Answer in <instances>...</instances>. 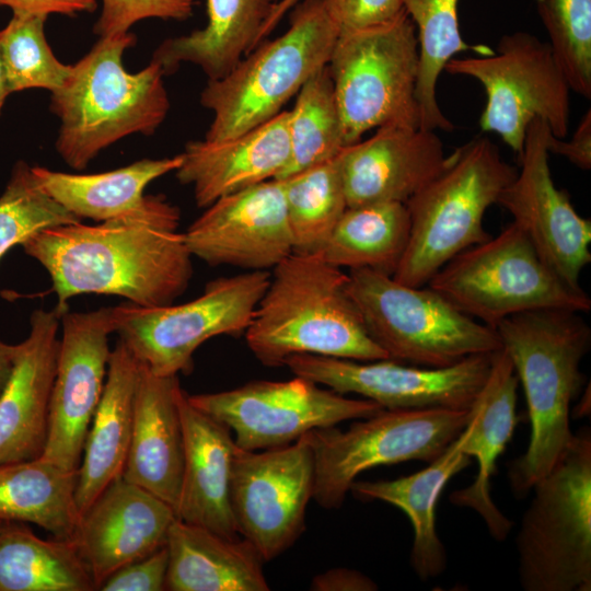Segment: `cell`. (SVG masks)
Wrapping results in <instances>:
<instances>
[{
  "label": "cell",
  "instance_id": "cell-14",
  "mask_svg": "<svg viewBox=\"0 0 591 591\" xmlns=\"http://www.w3.org/2000/svg\"><path fill=\"white\" fill-rule=\"evenodd\" d=\"M187 398L229 427L235 444L248 451L283 447L313 429L383 409L373 401L349 398L299 375L287 381H251L227 391L187 394Z\"/></svg>",
  "mask_w": 591,
  "mask_h": 591
},
{
  "label": "cell",
  "instance_id": "cell-51",
  "mask_svg": "<svg viewBox=\"0 0 591 591\" xmlns=\"http://www.w3.org/2000/svg\"><path fill=\"white\" fill-rule=\"evenodd\" d=\"M5 521L0 520V528L3 525Z\"/></svg>",
  "mask_w": 591,
  "mask_h": 591
},
{
  "label": "cell",
  "instance_id": "cell-27",
  "mask_svg": "<svg viewBox=\"0 0 591 591\" xmlns=\"http://www.w3.org/2000/svg\"><path fill=\"white\" fill-rule=\"evenodd\" d=\"M140 361L118 338L111 350L105 385L92 418L78 470L76 503L80 517L123 476L134 420Z\"/></svg>",
  "mask_w": 591,
  "mask_h": 591
},
{
  "label": "cell",
  "instance_id": "cell-39",
  "mask_svg": "<svg viewBox=\"0 0 591 591\" xmlns=\"http://www.w3.org/2000/svg\"><path fill=\"white\" fill-rule=\"evenodd\" d=\"M81 221L43 189L32 166L19 161L0 196V259L46 228Z\"/></svg>",
  "mask_w": 591,
  "mask_h": 591
},
{
  "label": "cell",
  "instance_id": "cell-16",
  "mask_svg": "<svg viewBox=\"0 0 591 591\" xmlns=\"http://www.w3.org/2000/svg\"><path fill=\"white\" fill-rule=\"evenodd\" d=\"M493 354L470 356L443 368L315 355L291 356L283 366L294 375L343 395L358 394L384 409H470L488 376Z\"/></svg>",
  "mask_w": 591,
  "mask_h": 591
},
{
  "label": "cell",
  "instance_id": "cell-50",
  "mask_svg": "<svg viewBox=\"0 0 591 591\" xmlns=\"http://www.w3.org/2000/svg\"><path fill=\"white\" fill-rule=\"evenodd\" d=\"M575 417H584L590 415V385L586 389L573 410Z\"/></svg>",
  "mask_w": 591,
  "mask_h": 591
},
{
  "label": "cell",
  "instance_id": "cell-32",
  "mask_svg": "<svg viewBox=\"0 0 591 591\" xmlns=\"http://www.w3.org/2000/svg\"><path fill=\"white\" fill-rule=\"evenodd\" d=\"M78 471L40 456L0 464V520L35 524L59 540H71L80 513Z\"/></svg>",
  "mask_w": 591,
  "mask_h": 591
},
{
  "label": "cell",
  "instance_id": "cell-35",
  "mask_svg": "<svg viewBox=\"0 0 591 591\" xmlns=\"http://www.w3.org/2000/svg\"><path fill=\"white\" fill-rule=\"evenodd\" d=\"M414 22L419 45V72L416 97L419 127L427 130H453V124L442 113L437 99V84L445 65L462 51L489 55L486 46L466 44L460 33L459 0H402Z\"/></svg>",
  "mask_w": 591,
  "mask_h": 591
},
{
  "label": "cell",
  "instance_id": "cell-19",
  "mask_svg": "<svg viewBox=\"0 0 591 591\" xmlns=\"http://www.w3.org/2000/svg\"><path fill=\"white\" fill-rule=\"evenodd\" d=\"M183 233L192 256L211 266L269 271L293 253L277 178L220 197Z\"/></svg>",
  "mask_w": 591,
  "mask_h": 591
},
{
  "label": "cell",
  "instance_id": "cell-4",
  "mask_svg": "<svg viewBox=\"0 0 591 591\" xmlns=\"http://www.w3.org/2000/svg\"><path fill=\"white\" fill-rule=\"evenodd\" d=\"M136 40L130 32L100 37L51 92L50 109L60 120L55 147L74 170L125 137L153 135L169 113L162 68L153 61L134 73L124 68V53Z\"/></svg>",
  "mask_w": 591,
  "mask_h": 591
},
{
  "label": "cell",
  "instance_id": "cell-45",
  "mask_svg": "<svg viewBox=\"0 0 591 591\" xmlns=\"http://www.w3.org/2000/svg\"><path fill=\"white\" fill-rule=\"evenodd\" d=\"M0 7L11 9L12 13L73 16L82 12H93L97 0H0Z\"/></svg>",
  "mask_w": 591,
  "mask_h": 591
},
{
  "label": "cell",
  "instance_id": "cell-9",
  "mask_svg": "<svg viewBox=\"0 0 591 591\" xmlns=\"http://www.w3.org/2000/svg\"><path fill=\"white\" fill-rule=\"evenodd\" d=\"M427 286L494 329L505 318L526 311L591 310L588 293L567 285L513 221L497 236L452 257Z\"/></svg>",
  "mask_w": 591,
  "mask_h": 591
},
{
  "label": "cell",
  "instance_id": "cell-38",
  "mask_svg": "<svg viewBox=\"0 0 591 591\" xmlns=\"http://www.w3.org/2000/svg\"><path fill=\"white\" fill-rule=\"evenodd\" d=\"M46 15L12 13L0 30V53L11 93L27 89L54 92L68 79L71 65L53 53L44 31Z\"/></svg>",
  "mask_w": 591,
  "mask_h": 591
},
{
  "label": "cell",
  "instance_id": "cell-3",
  "mask_svg": "<svg viewBox=\"0 0 591 591\" xmlns=\"http://www.w3.org/2000/svg\"><path fill=\"white\" fill-rule=\"evenodd\" d=\"M348 273L321 254L292 253L270 273L244 337L266 367H282L294 355L357 361L389 359L371 338L348 293Z\"/></svg>",
  "mask_w": 591,
  "mask_h": 591
},
{
  "label": "cell",
  "instance_id": "cell-17",
  "mask_svg": "<svg viewBox=\"0 0 591 591\" xmlns=\"http://www.w3.org/2000/svg\"><path fill=\"white\" fill-rule=\"evenodd\" d=\"M547 123L534 118L526 130L521 169L500 193L503 207L531 240L543 260L571 288L591 262V220L573 208L567 192L556 187L549 164Z\"/></svg>",
  "mask_w": 591,
  "mask_h": 591
},
{
  "label": "cell",
  "instance_id": "cell-40",
  "mask_svg": "<svg viewBox=\"0 0 591 591\" xmlns=\"http://www.w3.org/2000/svg\"><path fill=\"white\" fill-rule=\"evenodd\" d=\"M570 90L591 99V0H536Z\"/></svg>",
  "mask_w": 591,
  "mask_h": 591
},
{
  "label": "cell",
  "instance_id": "cell-22",
  "mask_svg": "<svg viewBox=\"0 0 591 591\" xmlns=\"http://www.w3.org/2000/svg\"><path fill=\"white\" fill-rule=\"evenodd\" d=\"M59 326L55 310H35L27 337L18 344L13 372L0 395V464L36 459L44 452Z\"/></svg>",
  "mask_w": 591,
  "mask_h": 591
},
{
  "label": "cell",
  "instance_id": "cell-49",
  "mask_svg": "<svg viewBox=\"0 0 591 591\" xmlns=\"http://www.w3.org/2000/svg\"><path fill=\"white\" fill-rule=\"evenodd\" d=\"M9 94H11V91L9 88L7 72L0 53V114Z\"/></svg>",
  "mask_w": 591,
  "mask_h": 591
},
{
  "label": "cell",
  "instance_id": "cell-11",
  "mask_svg": "<svg viewBox=\"0 0 591 591\" xmlns=\"http://www.w3.org/2000/svg\"><path fill=\"white\" fill-rule=\"evenodd\" d=\"M269 280L268 270H248L209 281L199 297L182 304L123 303L113 308L114 333L152 373H187L205 341L245 334Z\"/></svg>",
  "mask_w": 591,
  "mask_h": 591
},
{
  "label": "cell",
  "instance_id": "cell-8",
  "mask_svg": "<svg viewBox=\"0 0 591 591\" xmlns=\"http://www.w3.org/2000/svg\"><path fill=\"white\" fill-rule=\"evenodd\" d=\"M347 290L371 338L397 362L443 368L501 349L497 332L429 286L410 287L371 269L348 273Z\"/></svg>",
  "mask_w": 591,
  "mask_h": 591
},
{
  "label": "cell",
  "instance_id": "cell-1",
  "mask_svg": "<svg viewBox=\"0 0 591 591\" xmlns=\"http://www.w3.org/2000/svg\"><path fill=\"white\" fill-rule=\"evenodd\" d=\"M179 209L153 195L141 211L97 224L46 228L22 246L49 274L61 317L86 293L117 296L143 308L173 303L193 276L192 254L178 232Z\"/></svg>",
  "mask_w": 591,
  "mask_h": 591
},
{
  "label": "cell",
  "instance_id": "cell-31",
  "mask_svg": "<svg viewBox=\"0 0 591 591\" xmlns=\"http://www.w3.org/2000/svg\"><path fill=\"white\" fill-rule=\"evenodd\" d=\"M181 153L172 158L142 159L129 165L94 174H77L32 166L43 189L79 219L96 222L124 218L143 210L153 195L147 186L175 172Z\"/></svg>",
  "mask_w": 591,
  "mask_h": 591
},
{
  "label": "cell",
  "instance_id": "cell-2",
  "mask_svg": "<svg viewBox=\"0 0 591 591\" xmlns=\"http://www.w3.org/2000/svg\"><path fill=\"white\" fill-rule=\"evenodd\" d=\"M526 398L531 424L525 452L508 468L517 497L529 494L567 450L570 405L584 383L581 362L591 328L580 312L545 309L511 315L496 327Z\"/></svg>",
  "mask_w": 591,
  "mask_h": 591
},
{
  "label": "cell",
  "instance_id": "cell-23",
  "mask_svg": "<svg viewBox=\"0 0 591 591\" xmlns=\"http://www.w3.org/2000/svg\"><path fill=\"white\" fill-rule=\"evenodd\" d=\"M181 157L176 178L193 187L199 208H207L283 171L290 157L288 111L233 138L189 141Z\"/></svg>",
  "mask_w": 591,
  "mask_h": 591
},
{
  "label": "cell",
  "instance_id": "cell-41",
  "mask_svg": "<svg viewBox=\"0 0 591 591\" xmlns=\"http://www.w3.org/2000/svg\"><path fill=\"white\" fill-rule=\"evenodd\" d=\"M101 14L94 25L100 37L129 32L147 19L185 21L192 16L194 0H101Z\"/></svg>",
  "mask_w": 591,
  "mask_h": 591
},
{
  "label": "cell",
  "instance_id": "cell-20",
  "mask_svg": "<svg viewBox=\"0 0 591 591\" xmlns=\"http://www.w3.org/2000/svg\"><path fill=\"white\" fill-rule=\"evenodd\" d=\"M175 519L169 503L123 477L106 487L72 537L96 590L117 569L165 546Z\"/></svg>",
  "mask_w": 591,
  "mask_h": 591
},
{
  "label": "cell",
  "instance_id": "cell-43",
  "mask_svg": "<svg viewBox=\"0 0 591 591\" xmlns=\"http://www.w3.org/2000/svg\"><path fill=\"white\" fill-rule=\"evenodd\" d=\"M169 567L166 545L113 572L99 588L102 591L165 590Z\"/></svg>",
  "mask_w": 591,
  "mask_h": 591
},
{
  "label": "cell",
  "instance_id": "cell-21",
  "mask_svg": "<svg viewBox=\"0 0 591 591\" xmlns=\"http://www.w3.org/2000/svg\"><path fill=\"white\" fill-rule=\"evenodd\" d=\"M348 207L403 202L445 167L441 139L434 130L385 125L364 141L339 153Z\"/></svg>",
  "mask_w": 591,
  "mask_h": 591
},
{
  "label": "cell",
  "instance_id": "cell-18",
  "mask_svg": "<svg viewBox=\"0 0 591 591\" xmlns=\"http://www.w3.org/2000/svg\"><path fill=\"white\" fill-rule=\"evenodd\" d=\"M60 326L47 440L40 457L67 471H78L105 385L112 350L108 337L114 333L113 308L67 311Z\"/></svg>",
  "mask_w": 591,
  "mask_h": 591
},
{
  "label": "cell",
  "instance_id": "cell-36",
  "mask_svg": "<svg viewBox=\"0 0 591 591\" xmlns=\"http://www.w3.org/2000/svg\"><path fill=\"white\" fill-rule=\"evenodd\" d=\"M280 181L293 253L321 254L348 207L339 154Z\"/></svg>",
  "mask_w": 591,
  "mask_h": 591
},
{
  "label": "cell",
  "instance_id": "cell-10",
  "mask_svg": "<svg viewBox=\"0 0 591 591\" xmlns=\"http://www.w3.org/2000/svg\"><path fill=\"white\" fill-rule=\"evenodd\" d=\"M327 69L346 147L385 125L419 127V45L406 11L389 23L339 34Z\"/></svg>",
  "mask_w": 591,
  "mask_h": 591
},
{
  "label": "cell",
  "instance_id": "cell-7",
  "mask_svg": "<svg viewBox=\"0 0 591 591\" xmlns=\"http://www.w3.org/2000/svg\"><path fill=\"white\" fill-rule=\"evenodd\" d=\"M515 538L525 591L591 590V434H575L531 489Z\"/></svg>",
  "mask_w": 591,
  "mask_h": 591
},
{
  "label": "cell",
  "instance_id": "cell-44",
  "mask_svg": "<svg viewBox=\"0 0 591 591\" xmlns=\"http://www.w3.org/2000/svg\"><path fill=\"white\" fill-rule=\"evenodd\" d=\"M549 153L561 155L577 167L591 169V111L588 109L580 119L569 141L555 137L552 132L547 139Z\"/></svg>",
  "mask_w": 591,
  "mask_h": 591
},
{
  "label": "cell",
  "instance_id": "cell-46",
  "mask_svg": "<svg viewBox=\"0 0 591 591\" xmlns=\"http://www.w3.org/2000/svg\"><path fill=\"white\" fill-rule=\"evenodd\" d=\"M313 591H374L376 583L359 570L333 568L315 576L310 584Z\"/></svg>",
  "mask_w": 591,
  "mask_h": 591
},
{
  "label": "cell",
  "instance_id": "cell-26",
  "mask_svg": "<svg viewBox=\"0 0 591 591\" xmlns=\"http://www.w3.org/2000/svg\"><path fill=\"white\" fill-rule=\"evenodd\" d=\"M184 431V467L176 518L228 538H239L230 501V479L236 444L224 424L179 394Z\"/></svg>",
  "mask_w": 591,
  "mask_h": 591
},
{
  "label": "cell",
  "instance_id": "cell-47",
  "mask_svg": "<svg viewBox=\"0 0 591 591\" xmlns=\"http://www.w3.org/2000/svg\"><path fill=\"white\" fill-rule=\"evenodd\" d=\"M19 345H9L0 340V395L13 372Z\"/></svg>",
  "mask_w": 591,
  "mask_h": 591
},
{
  "label": "cell",
  "instance_id": "cell-6",
  "mask_svg": "<svg viewBox=\"0 0 591 591\" xmlns=\"http://www.w3.org/2000/svg\"><path fill=\"white\" fill-rule=\"evenodd\" d=\"M338 36L323 0L298 2L282 35L260 42L228 74L208 80L200 104L212 113V120L204 139L233 138L282 112L327 66Z\"/></svg>",
  "mask_w": 591,
  "mask_h": 591
},
{
  "label": "cell",
  "instance_id": "cell-25",
  "mask_svg": "<svg viewBox=\"0 0 591 591\" xmlns=\"http://www.w3.org/2000/svg\"><path fill=\"white\" fill-rule=\"evenodd\" d=\"M518 383L509 357L502 349L495 351L488 376L471 407L470 422L461 433L460 450L476 459L477 475L471 485L449 497L453 505L475 511L498 542L507 538L513 524L493 501L490 479L518 421Z\"/></svg>",
  "mask_w": 591,
  "mask_h": 591
},
{
  "label": "cell",
  "instance_id": "cell-29",
  "mask_svg": "<svg viewBox=\"0 0 591 591\" xmlns=\"http://www.w3.org/2000/svg\"><path fill=\"white\" fill-rule=\"evenodd\" d=\"M462 433V432H461ZM461 434L425 468L404 477L355 480L350 491L362 500L395 506L414 529L410 566L421 580L440 576L447 568V551L436 529V505L450 478L465 468L471 457L460 450Z\"/></svg>",
  "mask_w": 591,
  "mask_h": 591
},
{
  "label": "cell",
  "instance_id": "cell-24",
  "mask_svg": "<svg viewBox=\"0 0 591 591\" xmlns=\"http://www.w3.org/2000/svg\"><path fill=\"white\" fill-rule=\"evenodd\" d=\"M177 375L152 373L142 362L137 383L132 432L123 478L176 510L184 467V431Z\"/></svg>",
  "mask_w": 591,
  "mask_h": 591
},
{
  "label": "cell",
  "instance_id": "cell-28",
  "mask_svg": "<svg viewBox=\"0 0 591 591\" xmlns=\"http://www.w3.org/2000/svg\"><path fill=\"white\" fill-rule=\"evenodd\" d=\"M166 548L165 590L268 591L257 549L245 538H228L175 519Z\"/></svg>",
  "mask_w": 591,
  "mask_h": 591
},
{
  "label": "cell",
  "instance_id": "cell-30",
  "mask_svg": "<svg viewBox=\"0 0 591 591\" xmlns=\"http://www.w3.org/2000/svg\"><path fill=\"white\" fill-rule=\"evenodd\" d=\"M278 0H207L205 27L163 40L151 61L164 74L181 63L198 66L208 80L228 74L260 43V33Z\"/></svg>",
  "mask_w": 591,
  "mask_h": 591
},
{
  "label": "cell",
  "instance_id": "cell-12",
  "mask_svg": "<svg viewBox=\"0 0 591 591\" xmlns=\"http://www.w3.org/2000/svg\"><path fill=\"white\" fill-rule=\"evenodd\" d=\"M471 416V408H383L345 431L336 426L311 430L313 499L324 509H338L362 472L413 460L433 461L466 428Z\"/></svg>",
  "mask_w": 591,
  "mask_h": 591
},
{
  "label": "cell",
  "instance_id": "cell-13",
  "mask_svg": "<svg viewBox=\"0 0 591 591\" xmlns=\"http://www.w3.org/2000/svg\"><path fill=\"white\" fill-rule=\"evenodd\" d=\"M444 70L474 78L484 86L480 129L499 135L519 160L534 118L545 120L555 137L567 136L571 90L548 42L518 31L503 35L496 53L452 58Z\"/></svg>",
  "mask_w": 591,
  "mask_h": 591
},
{
  "label": "cell",
  "instance_id": "cell-5",
  "mask_svg": "<svg viewBox=\"0 0 591 591\" xmlns=\"http://www.w3.org/2000/svg\"><path fill=\"white\" fill-rule=\"evenodd\" d=\"M517 172L486 137L456 148L442 172L405 202L409 239L393 278L426 286L452 257L488 240L486 210Z\"/></svg>",
  "mask_w": 591,
  "mask_h": 591
},
{
  "label": "cell",
  "instance_id": "cell-48",
  "mask_svg": "<svg viewBox=\"0 0 591 591\" xmlns=\"http://www.w3.org/2000/svg\"><path fill=\"white\" fill-rule=\"evenodd\" d=\"M298 2H300V0H278L271 16L269 18L260 33V42H263L277 26L286 12L292 9Z\"/></svg>",
  "mask_w": 591,
  "mask_h": 591
},
{
  "label": "cell",
  "instance_id": "cell-15",
  "mask_svg": "<svg viewBox=\"0 0 591 591\" xmlns=\"http://www.w3.org/2000/svg\"><path fill=\"white\" fill-rule=\"evenodd\" d=\"M314 476L309 432L273 449L248 451L236 445L230 479L232 514L237 533L264 563L286 552L304 532Z\"/></svg>",
  "mask_w": 591,
  "mask_h": 591
},
{
  "label": "cell",
  "instance_id": "cell-42",
  "mask_svg": "<svg viewBox=\"0 0 591 591\" xmlns=\"http://www.w3.org/2000/svg\"><path fill=\"white\" fill-rule=\"evenodd\" d=\"M339 34L395 20L405 12L402 0H323Z\"/></svg>",
  "mask_w": 591,
  "mask_h": 591
},
{
  "label": "cell",
  "instance_id": "cell-33",
  "mask_svg": "<svg viewBox=\"0 0 591 591\" xmlns=\"http://www.w3.org/2000/svg\"><path fill=\"white\" fill-rule=\"evenodd\" d=\"M71 540H44L23 522L0 528V591H94Z\"/></svg>",
  "mask_w": 591,
  "mask_h": 591
},
{
  "label": "cell",
  "instance_id": "cell-37",
  "mask_svg": "<svg viewBox=\"0 0 591 591\" xmlns=\"http://www.w3.org/2000/svg\"><path fill=\"white\" fill-rule=\"evenodd\" d=\"M288 136L290 157L278 179L329 161L346 147L327 66L298 92L292 109L288 111Z\"/></svg>",
  "mask_w": 591,
  "mask_h": 591
},
{
  "label": "cell",
  "instance_id": "cell-34",
  "mask_svg": "<svg viewBox=\"0 0 591 591\" xmlns=\"http://www.w3.org/2000/svg\"><path fill=\"white\" fill-rule=\"evenodd\" d=\"M410 219L403 202L347 207L321 255L338 268L393 276L406 251Z\"/></svg>",
  "mask_w": 591,
  "mask_h": 591
}]
</instances>
